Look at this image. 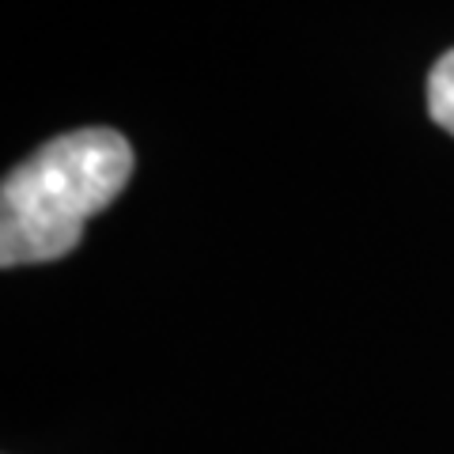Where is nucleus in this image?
<instances>
[{
  "label": "nucleus",
  "instance_id": "1",
  "mask_svg": "<svg viewBox=\"0 0 454 454\" xmlns=\"http://www.w3.org/2000/svg\"><path fill=\"white\" fill-rule=\"evenodd\" d=\"M133 175V148L114 129L53 137L0 186V265H46L73 254L83 223Z\"/></svg>",
  "mask_w": 454,
  "mask_h": 454
},
{
  "label": "nucleus",
  "instance_id": "2",
  "mask_svg": "<svg viewBox=\"0 0 454 454\" xmlns=\"http://www.w3.org/2000/svg\"><path fill=\"white\" fill-rule=\"evenodd\" d=\"M428 110H432V121L443 125L454 137V50L439 57L428 76Z\"/></svg>",
  "mask_w": 454,
  "mask_h": 454
}]
</instances>
